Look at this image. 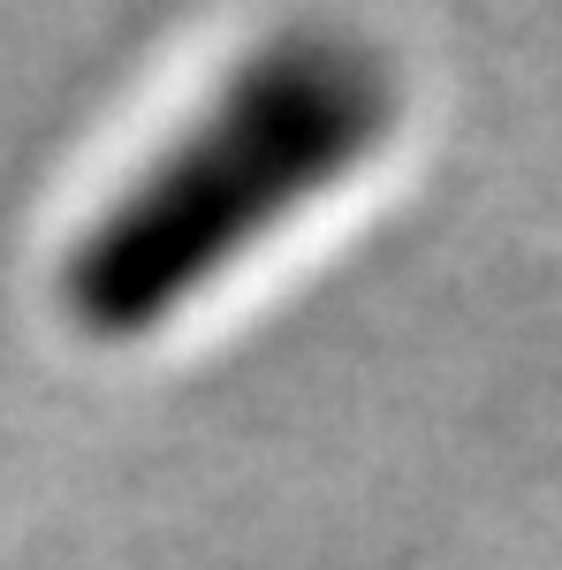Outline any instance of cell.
Returning a JSON list of instances; mask_svg holds the SVG:
<instances>
[{"mask_svg": "<svg viewBox=\"0 0 562 570\" xmlns=\"http://www.w3.org/2000/svg\"><path fill=\"white\" fill-rule=\"evenodd\" d=\"M388 77L327 31H297L252 53L214 99L99 206L69 252V312L91 335H137L183 312L220 266L252 259L282 220L381 145Z\"/></svg>", "mask_w": 562, "mask_h": 570, "instance_id": "cell-1", "label": "cell"}]
</instances>
